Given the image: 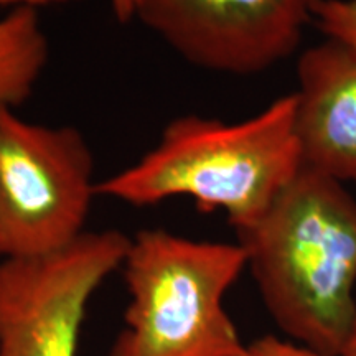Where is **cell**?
<instances>
[{"label":"cell","mask_w":356,"mask_h":356,"mask_svg":"<svg viewBox=\"0 0 356 356\" xmlns=\"http://www.w3.org/2000/svg\"><path fill=\"white\" fill-rule=\"evenodd\" d=\"M239 244L266 309L293 343L338 356L356 314V200L302 170Z\"/></svg>","instance_id":"cell-1"},{"label":"cell","mask_w":356,"mask_h":356,"mask_svg":"<svg viewBox=\"0 0 356 356\" xmlns=\"http://www.w3.org/2000/svg\"><path fill=\"white\" fill-rule=\"evenodd\" d=\"M136 7L137 0H111L113 13L121 24H127L136 17Z\"/></svg>","instance_id":"cell-11"},{"label":"cell","mask_w":356,"mask_h":356,"mask_svg":"<svg viewBox=\"0 0 356 356\" xmlns=\"http://www.w3.org/2000/svg\"><path fill=\"white\" fill-rule=\"evenodd\" d=\"M65 2H71V0H0V7L38 8L42 6H51V3H65Z\"/></svg>","instance_id":"cell-12"},{"label":"cell","mask_w":356,"mask_h":356,"mask_svg":"<svg viewBox=\"0 0 356 356\" xmlns=\"http://www.w3.org/2000/svg\"><path fill=\"white\" fill-rule=\"evenodd\" d=\"M296 136L302 167L356 184V50L328 38L297 63Z\"/></svg>","instance_id":"cell-7"},{"label":"cell","mask_w":356,"mask_h":356,"mask_svg":"<svg viewBox=\"0 0 356 356\" xmlns=\"http://www.w3.org/2000/svg\"><path fill=\"white\" fill-rule=\"evenodd\" d=\"M131 238L84 231L68 246L0 262V356H78L86 310Z\"/></svg>","instance_id":"cell-5"},{"label":"cell","mask_w":356,"mask_h":356,"mask_svg":"<svg viewBox=\"0 0 356 356\" xmlns=\"http://www.w3.org/2000/svg\"><path fill=\"white\" fill-rule=\"evenodd\" d=\"M312 19L328 38L356 50V0H314Z\"/></svg>","instance_id":"cell-9"},{"label":"cell","mask_w":356,"mask_h":356,"mask_svg":"<svg viewBox=\"0 0 356 356\" xmlns=\"http://www.w3.org/2000/svg\"><path fill=\"white\" fill-rule=\"evenodd\" d=\"M246 266L239 243L139 231L122 262L126 327L109 356H249L222 304Z\"/></svg>","instance_id":"cell-3"},{"label":"cell","mask_w":356,"mask_h":356,"mask_svg":"<svg viewBox=\"0 0 356 356\" xmlns=\"http://www.w3.org/2000/svg\"><path fill=\"white\" fill-rule=\"evenodd\" d=\"M314 0H137L136 17L185 61L256 74L296 51Z\"/></svg>","instance_id":"cell-6"},{"label":"cell","mask_w":356,"mask_h":356,"mask_svg":"<svg viewBox=\"0 0 356 356\" xmlns=\"http://www.w3.org/2000/svg\"><path fill=\"white\" fill-rule=\"evenodd\" d=\"M338 356H356V314H355V320L353 325H351L348 338H346L343 348H341L340 355Z\"/></svg>","instance_id":"cell-13"},{"label":"cell","mask_w":356,"mask_h":356,"mask_svg":"<svg viewBox=\"0 0 356 356\" xmlns=\"http://www.w3.org/2000/svg\"><path fill=\"white\" fill-rule=\"evenodd\" d=\"M97 184L78 129L0 109V257L42 256L76 241Z\"/></svg>","instance_id":"cell-4"},{"label":"cell","mask_w":356,"mask_h":356,"mask_svg":"<svg viewBox=\"0 0 356 356\" xmlns=\"http://www.w3.org/2000/svg\"><path fill=\"white\" fill-rule=\"evenodd\" d=\"M249 356H320L291 340L266 335L249 343Z\"/></svg>","instance_id":"cell-10"},{"label":"cell","mask_w":356,"mask_h":356,"mask_svg":"<svg viewBox=\"0 0 356 356\" xmlns=\"http://www.w3.org/2000/svg\"><path fill=\"white\" fill-rule=\"evenodd\" d=\"M48 53L37 8H12L0 19V109H13L32 95Z\"/></svg>","instance_id":"cell-8"},{"label":"cell","mask_w":356,"mask_h":356,"mask_svg":"<svg viewBox=\"0 0 356 356\" xmlns=\"http://www.w3.org/2000/svg\"><path fill=\"white\" fill-rule=\"evenodd\" d=\"M302 170L296 95L243 122L180 115L136 163L97 184V195L132 207L170 198L226 213L236 233L252 226Z\"/></svg>","instance_id":"cell-2"}]
</instances>
